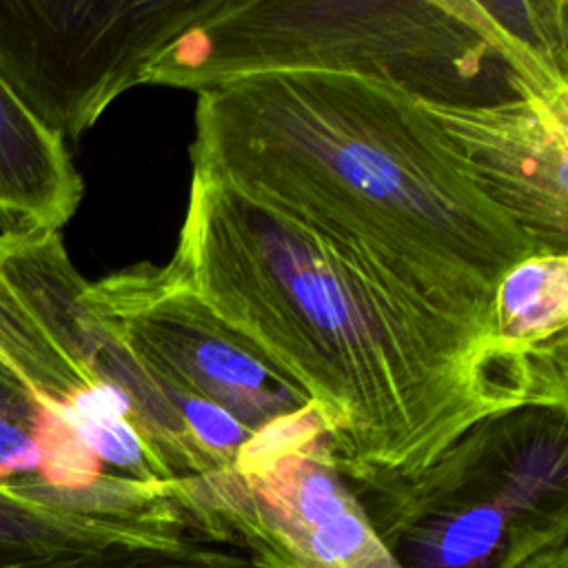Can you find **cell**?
<instances>
[{"mask_svg":"<svg viewBox=\"0 0 568 568\" xmlns=\"http://www.w3.org/2000/svg\"><path fill=\"white\" fill-rule=\"evenodd\" d=\"M164 268L308 393L348 481L415 477L488 417L568 406L566 357L477 333L357 242L204 169Z\"/></svg>","mask_w":568,"mask_h":568,"instance_id":"cell-1","label":"cell"},{"mask_svg":"<svg viewBox=\"0 0 568 568\" xmlns=\"http://www.w3.org/2000/svg\"><path fill=\"white\" fill-rule=\"evenodd\" d=\"M191 166L357 242L408 291L495 339L499 280L548 255L419 98L379 78L277 71L200 91Z\"/></svg>","mask_w":568,"mask_h":568,"instance_id":"cell-2","label":"cell"},{"mask_svg":"<svg viewBox=\"0 0 568 568\" xmlns=\"http://www.w3.org/2000/svg\"><path fill=\"white\" fill-rule=\"evenodd\" d=\"M277 71L379 78L450 104L568 102V78L479 0H222L166 44L142 84L206 91Z\"/></svg>","mask_w":568,"mask_h":568,"instance_id":"cell-3","label":"cell"},{"mask_svg":"<svg viewBox=\"0 0 568 568\" xmlns=\"http://www.w3.org/2000/svg\"><path fill=\"white\" fill-rule=\"evenodd\" d=\"M568 406L466 430L415 477L344 479L399 568H519L568 539Z\"/></svg>","mask_w":568,"mask_h":568,"instance_id":"cell-4","label":"cell"},{"mask_svg":"<svg viewBox=\"0 0 568 568\" xmlns=\"http://www.w3.org/2000/svg\"><path fill=\"white\" fill-rule=\"evenodd\" d=\"M222 0H0V78L62 140L142 84L149 62Z\"/></svg>","mask_w":568,"mask_h":568,"instance_id":"cell-5","label":"cell"},{"mask_svg":"<svg viewBox=\"0 0 568 568\" xmlns=\"http://www.w3.org/2000/svg\"><path fill=\"white\" fill-rule=\"evenodd\" d=\"M84 297L162 390L213 402L251 433L315 406L164 266L138 264L87 282Z\"/></svg>","mask_w":568,"mask_h":568,"instance_id":"cell-6","label":"cell"},{"mask_svg":"<svg viewBox=\"0 0 568 568\" xmlns=\"http://www.w3.org/2000/svg\"><path fill=\"white\" fill-rule=\"evenodd\" d=\"M84 286L60 231L0 233V291L91 388L129 399L131 426L175 477L213 473L162 388L89 308Z\"/></svg>","mask_w":568,"mask_h":568,"instance_id":"cell-7","label":"cell"},{"mask_svg":"<svg viewBox=\"0 0 568 568\" xmlns=\"http://www.w3.org/2000/svg\"><path fill=\"white\" fill-rule=\"evenodd\" d=\"M206 484L233 526L293 568H399L333 466L326 439L248 475L217 470Z\"/></svg>","mask_w":568,"mask_h":568,"instance_id":"cell-8","label":"cell"},{"mask_svg":"<svg viewBox=\"0 0 568 568\" xmlns=\"http://www.w3.org/2000/svg\"><path fill=\"white\" fill-rule=\"evenodd\" d=\"M481 189L552 255H568V104L422 100Z\"/></svg>","mask_w":568,"mask_h":568,"instance_id":"cell-9","label":"cell"},{"mask_svg":"<svg viewBox=\"0 0 568 568\" xmlns=\"http://www.w3.org/2000/svg\"><path fill=\"white\" fill-rule=\"evenodd\" d=\"M84 193L64 140L0 78V233L60 231Z\"/></svg>","mask_w":568,"mask_h":568,"instance_id":"cell-10","label":"cell"},{"mask_svg":"<svg viewBox=\"0 0 568 568\" xmlns=\"http://www.w3.org/2000/svg\"><path fill=\"white\" fill-rule=\"evenodd\" d=\"M104 475L100 457L60 413V402L0 371V486L60 499L93 488Z\"/></svg>","mask_w":568,"mask_h":568,"instance_id":"cell-11","label":"cell"},{"mask_svg":"<svg viewBox=\"0 0 568 568\" xmlns=\"http://www.w3.org/2000/svg\"><path fill=\"white\" fill-rule=\"evenodd\" d=\"M191 515V513H189ZM13 568H293L251 535L193 515L173 528L84 544Z\"/></svg>","mask_w":568,"mask_h":568,"instance_id":"cell-12","label":"cell"},{"mask_svg":"<svg viewBox=\"0 0 568 568\" xmlns=\"http://www.w3.org/2000/svg\"><path fill=\"white\" fill-rule=\"evenodd\" d=\"M175 515L104 519L27 488L0 486V568H13L58 550L178 526Z\"/></svg>","mask_w":568,"mask_h":568,"instance_id":"cell-13","label":"cell"},{"mask_svg":"<svg viewBox=\"0 0 568 568\" xmlns=\"http://www.w3.org/2000/svg\"><path fill=\"white\" fill-rule=\"evenodd\" d=\"M497 339L524 355L566 357L568 255H532L497 284L493 302Z\"/></svg>","mask_w":568,"mask_h":568,"instance_id":"cell-14","label":"cell"},{"mask_svg":"<svg viewBox=\"0 0 568 568\" xmlns=\"http://www.w3.org/2000/svg\"><path fill=\"white\" fill-rule=\"evenodd\" d=\"M0 371L33 393L69 402L91 388L80 373L38 333L20 308L0 291Z\"/></svg>","mask_w":568,"mask_h":568,"instance_id":"cell-15","label":"cell"},{"mask_svg":"<svg viewBox=\"0 0 568 568\" xmlns=\"http://www.w3.org/2000/svg\"><path fill=\"white\" fill-rule=\"evenodd\" d=\"M184 424L189 437L209 457L217 470H231L237 453L253 437L233 415L202 397L184 395L178 390H162Z\"/></svg>","mask_w":568,"mask_h":568,"instance_id":"cell-16","label":"cell"},{"mask_svg":"<svg viewBox=\"0 0 568 568\" xmlns=\"http://www.w3.org/2000/svg\"><path fill=\"white\" fill-rule=\"evenodd\" d=\"M519 568H568V548L566 541L552 544L539 552H535L530 559H526Z\"/></svg>","mask_w":568,"mask_h":568,"instance_id":"cell-17","label":"cell"}]
</instances>
